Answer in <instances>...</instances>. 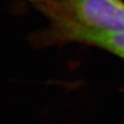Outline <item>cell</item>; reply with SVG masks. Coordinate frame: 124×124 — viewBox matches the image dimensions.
Segmentation results:
<instances>
[{"mask_svg":"<svg viewBox=\"0 0 124 124\" xmlns=\"http://www.w3.org/2000/svg\"><path fill=\"white\" fill-rule=\"evenodd\" d=\"M64 5L78 22L88 28L101 31L124 30L122 0H67Z\"/></svg>","mask_w":124,"mask_h":124,"instance_id":"obj_1","label":"cell"},{"mask_svg":"<svg viewBox=\"0 0 124 124\" xmlns=\"http://www.w3.org/2000/svg\"><path fill=\"white\" fill-rule=\"evenodd\" d=\"M54 31L62 39L94 45L124 58V30L101 31L88 28L70 16H66L57 23Z\"/></svg>","mask_w":124,"mask_h":124,"instance_id":"obj_2","label":"cell"}]
</instances>
